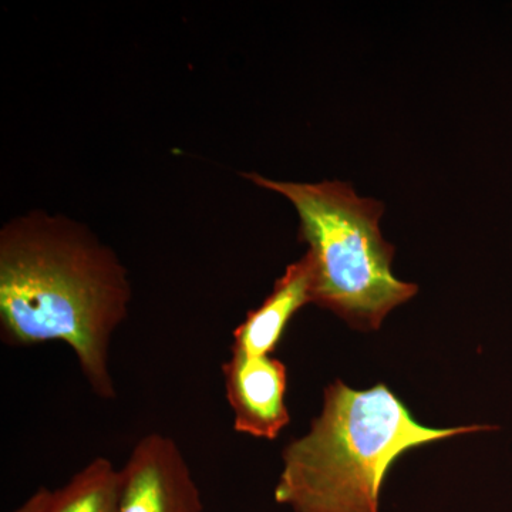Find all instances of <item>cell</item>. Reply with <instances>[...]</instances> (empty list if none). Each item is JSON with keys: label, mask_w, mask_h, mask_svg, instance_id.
<instances>
[{"label": "cell", "mask_w": 512, "mask_h": 512, "mask_svg": "<svg viewBox=\"0 0 512 512\" xmlns=\"http://www.w3.org/2000/svg\"><path fill=\"white\" fill-rule=\"evenodd\" d=\"M130 302L127 269L84 225L37 211L0 232L2 342L13 348L66 343L103 400L117 396L111 339Z\"/></svg>", "instance_id": "6da1fadb"}, {"label": "cell", "mask_w": 512, "mask_h": 512, "mask_svg": "<svg viewBox=\"0 0 512 512\" xmlns=\"http://www.w3.org/2000/svg\"><path fill=\"white\" fill-rule=\"evenodd\" d=\"M495 429H431L414 419L386 384L355 390L336 380L326 387L322 413L311 430L284 448L275 500L295 512H379L380 488L402 454Z\"/></svg>", "instance_id": "7a4b0ae2"}, {"label": "cell", "mask_w": 512, "mask_h": 512, "mask_svg": "<svg viewBox=\"0 0 512 512\" xmlns=\"http://www.w3.org/2000/svg\"><path fill=\"white\" fill-rule=\"evenodd\" d=\"M258 187L284 195L298 212L299 241L312 256V303L346 320L352 328L377 330L419 286L392 272L396 248L383 238L384 204L360 197L352 184L276 181L245 174Z\"/></svg>", "instance_id": "3957f363"}, {"label": "cell", "mask_w": 512, "mask_h": 512, "mask_svg": "<svg viewBox=\"0 0 512 512\" xmlns=\"http://www.w3.org/2000/svg\"><path fill=\"white\" fill-rule=\"evenodd\" d=\"M117 512H204L200 488L171 437L150 433L137 441L119 470Z\"/></svg>", "instance_id": "277c9868"}, {"label": "cell", "mask_w": 512, "mask_h": 512, "mask_svg": "<svg viewBox=\"0 0 512 512\" xmlns=\"http://www.w3.org/2000/svg\"><path fill=\"white\" fill-rule=\"evenodd\" d=\"M234 430L255 439L275 440L291 421L285 403L288 373L281 360L231 352L222 363Z\"/></svg>", "instance_id": "5b68a950"}, {"label": "cell", "mask_w": 512, "mask_h": 512, "mask_svg": "<svg viewBox=\"0 0 512 512\" xmlns=\"http://www.w3.org/2000/svg\"><path fill=\"white\" fill-rule=\"evenodd\" d=\"M313 279L312 256L306 252L285 269V274L276 279L274 289L265 301L254 311H249L244 322L234 330L231 352L271 356L293 316L312 303Z\"/></svg>", "instance_id": "8992f818"}, {"label": "cell", "mask_w": 512, "mask_h": 512, "mask_svg": "<svg viewBox=\"0 0 512 512\" xmlns=\"http://www.w3.org/2000/svg\"><path fill=\"white\" fill-rule=\"evenodd\" d=\"M119 470L97 457L56 490L40 487L12 512H117Z\"/></svg>", "instance_id": "52a82bcc"}]
</instances>
